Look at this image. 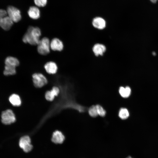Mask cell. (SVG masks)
<instances>
[{"label": "cell", "mask_w": 158, "mask_h": 158, "mask_svg": "<svg viewBox=\"0 0 158 158\" xmlns=\"http://www.w3.org/2000/svg\"><path fill=\"white\" fill-rule=\"evenodd\" d=\"M19 145L26 152H29L32 148V146L31 144L30 138L28 135H25L21 138L19 141Z\"/></svg>", "instance_id": "8992f818"}, {"label": "cell", "mask_w": 158, "mask_h": 158, "mask_svg": "<svg viewBox=\"0 0 158 158\" xmlns=\"http://www.w3.org/2000/svg\"><path fill=\"white\" fill-rule=\"evenodd\" d=\"M41 35L40 29L37 27L29 26L22 38L23 42L31 45H37L40 40Z\"/></svg>", "instance_id": "6da1fadb"}, {"label": "cell", "mask_w": 158, "mask_h": 158, "mask_svg": "<svg viewBox=\"0 0 158 158\" xmlns=\"http://www.w3.org/2000/svg\"><path fill=\"white\" fill-rule=\"evenodd\" d=\"M126 158H132L130 156H129L128 157H127Z\"/></svg>", "instance_id": "484cf974"}, {"label": "cell", "mask_w": 158, "mask_h": 158, "mask_svg": "<svg viewBox=\"0 0 158 158\" xmlns=\"http://www.w3.org/2000/svg\"><path fill=\"white\" fill-rule=\"evenodd\" d=\"M32 77L34 85L36 87H42L47 83L46 78L41 73H34L32 75Z\"/></svg>", "instance_id": "277c9868"}, {"label": "cell", "mask_w": 158, "mask_h": 158, "mask_svg": "<svg viewBox=\"0 0 158 158\" xmlns=\"http://www.w3.org/2000/svg\"><path fill=\"white\" fill-rule=\"evenodd\" d=\"M6 11L8 16L13 22L17 23L21 20V13L17 8L12 6H9L8 7Z\"/></svg>", "instance_id": "5b68a950"}, {"label": "cell", "mask_w": 158, "mask_h": 158, "mask_svg": "<svg viewBox=\"0 0 158 158\" xmlns=\"http://www.w3.org/2000/svg\"><path fill=\"white\" fill-rule=\"evenodd\" d=\"M7 11L4 10L0 9V21L7 15Z\"/></svg>", "instance_id": "603a6c76"}, {"label": "cell", "mask_w": 158, "mask_h": 158, "mask_svg": "<svg viewBox=\"0 0 158 158\" xmlns=\"http://www.w3.org/2000/svg\"><path fill=\"white\" fill-rule=\"evenodd\" d=\"M51 49L54 51H61L63 48V44L59 39L55 38L50 41Z\"/></svg>", "instance_id": "ba28073f"}, {"label": "cell", "mask_w": 158, "mask_h": 158, "mask_svg": "<svg viewBox=\"0 0 158 158\" xmlns=\"http://www.w3.org/2000/svg\"><path fill=\"white\" fill-rule=\"evenodd\" d=\"M150 1L152 3L154 4L156 3L158 0H150Z\"/></svg>", "instance_id": "cb8c5ba5"}, {"label": "cell", "mask_w": 158, "mask_h": 158, "mask_svg": "<svg viewBox=\"0 0 158 158\" xmlns=\"http://www.w3.org/2000/svg\"><path fill=\"white\" fill-rule=\"evenodd\" d=\"M92 24L95 28L99 30L104 29L106 26V21L100 17L94 18L92 20Z\"/></svg>", "instance_id": "8fae6325"}, {"label": "cell", "mask_w": 158, "mask_h": 158, "mask_svg": "<svg viewBox=\"0 0 158 158\" xmlns=\"http://www.w3.org/2000/svg\"><path fill=\"white\" fill-rule=\"evenodd\" d=\"M60 89L57 86L53 87L50 90L47 91L45 95V99L48 101H52L55 97L57 96L60 93Z\"/></svg>", "instance_id": "52a82bcc"}, {"label": "cell", "mask_w": 158, "mask_h": 158, "mask_svg": "<svg viewBox=\"0 0 158 158\" xmlns=\"http://www.w3.org/2000/svg\"><path fill=\"white\" fill-rule=\"evenodd\" d=\"M44 67L46 72L50 74H55L58 70V66L56 64L52 61L47 62L44 65Z\"/></svg>", "instance_id": "9c48e42d"}, {"label": "cell", "mask_w": 158, "mask_h": 158, "mask_svg": "<svg viewBox=\"0 0 158 158\" xmlns=\"http://www.w3.org/2000/svg\"><path fill=\"white\" fill-rule=\"evenodd\" d=\"M15 67L5 65L4 71V74L6 76L13 75L16 73V70Z\"/></svg>", "instance_id": "ac0fdd59"}, {"label": "cell", "mask_w": 158, "mask_h": 158, "mask_svg": "<svg viewBox=\"0 0 158 158\" xmlns=\"http://www.w3.org/2000/svg\"><path fill=\"white\" fill-rule=\"evenodd\" d=\"M50 41L48 38L44 37L42 38L37 45V51L41 55H45L48 54L50 51Z\"/></svg>", "instance_id": "7a4b0ae2"}, {"label": "cell", "mask_w": 158, "mask_h": 158, "mask_svg": "<svg viewBox=\"0 0 158 158\" xmlns=\"http://www.w3.org/2000/svg\"><path fill=\"white\" fill-rule=\"evenodd\" d=\"M28 14L31 18L36 20L38 19L40 16V11L39 9L37 7H30L28 11Z\"/></svg>", "instance_id": "4fadbf2b"}, {"label": "cell", "mask_w": 158, "mask_h": 158, "mask_svg": "<svg viewBox=\"0 0 158 158\" xmlns=\"http://www.w3.org/2000/svg\"><path fill=\"white\" fill-rule=\"evenodd\" d=\"M5 65L16 67L20 64L18 60L16 58L11 56L7 57L5 60Z\"/></svg>", "instance_id": "2e32d148"}, {"label": "cell", "mask_w": 158, "mask_h": 158, "mask_svg": "<svg viewBox=\"0 0 158 158\" xmlns=\"http://www.w3.org/2000/svg\"><path fill=\"white\" fill-rule=\"evenodd\" d=\"M34 2L36 5L38 7H43L46 5L47 0H34Z\"/></svg>", "instance_id": "7402d4cb"}, {"label": "cell", "mask_w": 158, "mask_h": 158, "mask_svg": "<svg viewBox=\"0 0 158 158\" xmlns=\"http://www.w3.org/2000/svg\"><path fill=\"white\" fill-rule=\"evenodd\" d=\"M96 106L98 115L101 117L105 116L106 112L103 107L99 104H97Z\"/></svg>", "instance_id": "44dd1931"}, {"label": "cell", "mask_w": 158, "mask_h": 158, "mask_svg": "<svg viewBox=\"0 0 158 158\" xmlns=\"http://www.w3.org/2000/svg\"><path fill=\"white\" fill-rule=\"evenodd\" d=\"M13 22L8 16H6L0 21V26L4 30H9L13 24Z\"/></svg>", "instance_id": "30bf717a"}, {"label": "cell", "mask_w": 158, "mask_h": 158, "mask_svg": "<svg viewBox=\"0 0 158 158\" xmlns=\"http://www.w3.org/2000/svg\"><path fill=\"white\" fill-rule=\"evenodd\" d=\"M106 49V47L104 45L99 43L95 44L92 48L93 51L96 56L102 55Z\"/></svg>", "instance_id": "5bb4252c"}, {"label": "cell", "mask_w": 158, "mask_h": 158, "mask_svg": "<svg viewBox=\"0 0 158 158\" xmlns=\"http://www.w3.org/2000/svg\"><path fill=\"white\" fill-rule=\"evenodd\" d=\"M88 112L89 115L93 117H96L98 115L96 105H93L90 107L88 109Z\"/></svg>", "instance_id": "ffe728a7"}, {"label": "cell", "mask_w": 158, "mask_h": 158, "mask_svg": "<svg viewBox=\"0 0 158 158\" xmlns=\"http://www.w3.org/2000/svg\"><path fill=\"white\" fill-rule=\"evenodd\" d=\"M1 121L5 125H9L16 121V117L12 110L7 109L2 112L1 114Z\"/></svg>", "instance_id": "3957f363"}, {"label": "cell", "mask_w": 158, "mask_h": 158, "mask_svg": "<svg viewBox=\"0 0 158 158\" xmlns=\"http://www.w3.org/2000/svg\"><path fill=\"white\" fill-rule=\"evenodd\" d=\"M118 91L120 95L122 97L126 98L130 96L131 90L128 86H126L125 87L121 86L119 88Z\"/></svg>", "instance_id": "e0dca14e"}, {"label": "cell", "mask_w": 158, "mask_h": 158, "mask_svg": "<svg viewBox=\"0 0 158 158\" xmlns=\"http://www.w3.org/2000/svg\"><path fill=\"white\" fill-rule=\"evenodd\" d=\"M11 104L15 107L20 106L21 104V101L19 96L16 94L11 95L9 98Z\"/></svg>", "instance_id": "9a60e30c"}, {"label": "cell", "mask_w": 158, "mask_h": 158, "mask_svg": "<svg viewBox=\"0 0 158 158\" xmlns=\"http://www.w3.org/2000/svg\"><path fill=\"white\" fill-rule=\"evenodd\" d=\"M65 139V137L60 131L56 130L53 132L51 140L56 144H61Z\"/></svg>", "instance_id": "7c38bea8"}, {"label": "cell", "mask_w": 158, "mask_h": 158, "mask_svg": "<svg viewBox=\"0 0 158 158\" xmlns=\"http://www.w3.org/2000/svg\"><path fill=\"white\" fill-rule=\"evenodd\" d=\"M152 54L153 55H154V56H155L156 55V54L155 52H153L152 53Z\"/></svg>", "instance_id": "d4e9b609"}, {"label": "cell", "mask_w": 158, "mask_h": 158, "mask_svg": "<svg viewBox=\"0 0 158 158\" xmlns=\"http://www.w3.org/2000/svg\"><path fill=\"white\" fill-rule=\"evenodd\" d=\"M118 115L121 119L125 120L128 118L129 116V113L127 109L122 108L120 109Z\"/></svg>", "instance_id": "d6986e66"}]
</instances>
